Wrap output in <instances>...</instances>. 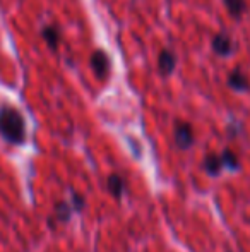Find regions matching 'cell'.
I'll list each match as a JSON object with an SVG mask.
<instances>
[{
  "mask_svg": "<svg viewBox=\"0 0 250 252\" xmlns=\"http://www.w3.org/2000/svg\"><path fill=\"white\" fill-rule=\"evenodd\" d=\"M0 134L3 136V139L12 144H21L24 141V136H26L24 120L16 108L3 106L0 110Z\"/></svg>",
  "mask_w": 250,
  "mask_h": 252,
  "instance_id": "6da1fadb",
  "label": "cell"
},
{
  "mask_svg": "<svg viewBox=\"0 0 250 252\" xmlns=\"http://www.w3.org/2000/svg\"><path fill=\"white\" fill-rule=\"evenodd\" d=\"M173 137H175V144H177L180 150H189L194 144L192 126L187 122H177L173 129Z\"/></svg>",
  "mask_w": 250,
  "mask_h": 252,
  "instance_id": "7a4b0ae2",
  "label": "cell"
},
{
  "mask_svg": "<svg viewBox=\"0 0 250 252\" xmlns=\"http://www.w3.org/2000/svg\"><path fill=\"white\" fill-rule=\"evenodd\" d=\"M89 63L98 79H105V77H107L108 70H110V60H108L107 53L103 50L93 52V55H91V59H89Z\"/></svg>",
  "mask_w": 250,
  "mask_h": 252,
  "instance_id": "3957f363",
  "label": "cell"
},
{
  "mask_svg": "<svg viewBox=\"0 0 250 252\" xmlns=\"http://www.w3.org/2000/svg\"><path fill=\"white\" fill-rule=\"evenodd\" d=\"M175 65H177V59L170 50H161L158 55V69H160L161 76H170L173 72Z\"/></svg>",
  "mask_w": 250,
  "mask_h": 252,
  "instance_id": "277c9868",
  "label": "cell"
},
{
  "mask_svg": "<svg viewBox=\"0 0 250 252\" xmlns=\"http://www.w3.org/2000/svg\"><path fill=\"white\" fill-rule=\"evenodd\" d=\"M41 38L45 40V43L48 45L52 52H57L58 45H60V31H58L57 26L50 24V26H45L41 30Z\"/></svg>",
  "mask_w": 250,
  "mask_h": 252,
  "instance_id": "5b68a950",
  "label": "cell"
},
{
  "mask_svg": "<svg viewBox=\"0 0 250 252\" xmlns=\"http://www.w3.org/2000/svg\"><path fill=\"white\" fill-rule=\"evenodd\" d=\"M213 50L220 57H228L233 52V43L226 34H216L213 38Z\"/></svg>",
  "mask_w": 250,
  "mask_h": 252,
  "instance_id": "8992f818",
  "label": "cell"
},
{
  "mask_svg": "<svg viewBox=\"0 0 250 252\" xmlns=\"http://www.w3.org/2000/svg\"><path fill=\"white\" fill-rule=\"evenodd\" d=\"M228 84L230 88H233L235 91H247L249 90V81L240 70H233V72L228 76Z\"/></svg>",
  "mask_w": 250,
  "mask_h": 252,
  "instance_id": "52a82bcc",
  "label": "cell"
},
{
  "mask_svg": "<svg viewBox=\"0 0 250 252\" xmlns=\"http://www.w3.org/2000/svg\"><path fill=\"white\" fill-rule=\"evenodd\" d=\"M221 168H223V161H221V156L218 155H207L204 159V170H206L209 175L216 177L220 175Z\"/></svg>",
  "mask_w": 250,
  "mask_h": 252,
  "instance_id": "ba28073f",
  "label": "cell"
},
{
  "mask_svg": "<svg viewBox=\"0 0 250 252\" xmlns=\"http://www.w3.org/2000/svg\"><path fill=\"white\" fill-rule=\"evenodd\" d=\"M107 189L111 192V196L118 199V197L124 194V189H125L124 179H122L120 175H110V177H108V180H107Z\"/></svg>",
  "mask_w": 250,
  "mask_h": 252,
  "instance_id": "9c48e42d",
  "label": "cell"
},
{
  "mask_svg": "<svg viewBox=\"0 0 250 252\" xmlns=\"http://www.w3.org/2000/svg\"><path fill=\"white\" fill-rule=\"evenodd\" d=\"M224 5H226L230 16L237 17V19L238 17H242V14H244L245 9H247L245 0H224Z\"/></svg>",
  "mask_w": 250,
  "mask_h": 252,
  "instance_id": "30bf717a",
  "label": "cell"
},
{
  "mask_svg": "<svg viewBox=\"0 0 250 252\" xmlns=\"http://www.w3.org/2000/svg\"><path fill=\"white\" fill-rule=\"evenodd\" d=\"M221 161H223V166H226V168H230V170H237L238 168L237 156H235L233 151H230V150L223 151V155H221Z\"/></svg>",
  "mask_w": 250,
  "mask_h": 252,
  "instance_id": "8fae6325",
  "label": "cell"
},
{
  "mask_svg": "<svg viewBox=\"0 0 250 252\" xmlns=\"http://www.w3.org/2000/svg\"><path fill=\"white\" fill-rule=\"evenodd\" d=\"M69 204L67 202H60V204H57V209H55V213H57V218L62 220V221H65V220H69Z\"/></svg>",
  "mask_w": 250,
  "mask_h": 252,
  "instance_id": "7c38bea8",
  "label": "cell"
}]
</instances>
